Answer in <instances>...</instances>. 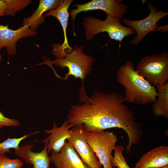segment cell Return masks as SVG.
I'll return each mask as SVG.
<instances>
[{
  "mask_svg": "<svg viewBox=\"0 0 168 168\" xmlns=\"http://www.w3.org/2000/svg\"><path fill=\"white\" fill-rule=\"evenodd\" d=\"M40 133V131H35L29 134H26L19 138H8L4 141L0 142V155H4L7 152H10V149H17L19 147L20 142L29 136Z\"/></svg>",
  "mask_w": 168,
  "mask_h": 168,
  "instance_id": "ac0fdd59",
  "label": "cell"
},
{
  "mask_svg": "<svg viewBox=\"0 0 168 168\" xmlns=\"http://www.w3.org/2000/svg\"><path fill=\"white\" fill-rule=\"evenodd\" d=\"M82 24L85 28L86 39L88 40L100 33L106 32L112 39L120 43L125 37L136 34L132 27L123 26L108 15L103 21L92 17H86Z\"/></svg>",
  "mask_w": 168,
  "mask_h": 168,
  "instance_id": "277c9868",
  "label": "cell"
},
{
  "mask_svg": "<svg viewBox=\"0 0 168 168\" xmlns=\"http://www.w3.org/2000/svg\"><path fill=\"white\" fill-rule=\"evenodd\" d=\"M136 70L151 85L157 86L168 80V53L143 57L138 63Z\"/></svg>",
  "mask_w": 168,
  "mask_h": 168,
  "instance_id": "3957f363",
  "label": "cell"
},
{
  "mask_svg": "<svg viewBox=\"0 0 168 168\" xmlns=\"http://www.w3.org/2000/svg\"><path fill=\"white\" fill-rule=\"evenodd\" d=\"M125 147L122 145L116 146L114 150V153L111 161L113 167L117 168H130L127 164L123 155Z\"/></svg>",
  "mask_w": 168,
  "mask_h": 168,
  "instance_id": "ffe728a7",
  "label": "cell"
},
{
  "mask_svg": "<svg viewBox=\"0 0 168 168\" xmlns=\"http://www.w3.org/2000/svg\"><path fill=\"white\" fill-rule=\"evenodd\" d=\"M72 1V0H63L59 7L56 9L49 10L44 16L45 17L51 16L56 17L60 22L63 29L64 39V42L62 45L58 44L52 46V53L57 59L63 58L72 49L68 44L66 35L69 16L68 9Z\"/></svg>",
  "mask_w": 168,
  "mask_h": 168,
  "instance_id": "30bf717a",
  "label": "cell"
},
{
  "mask_svg": "<svg viewBox=\"0 0 168 168\" xmlns=\"http://www.w3.org/2000/svg\"><path fill=\"white\" fill-rule=\"evenodd\" d=\"M81 104L72 105L67 120L72 127L81 124L87 132L104 131L118 128L126 133L128 142L125 150L130 152L143 136L141 124L137 121L135 112L124 104V96L116 92L109 94L96 91L90 97L81 96Z\"/></svg>",
  "mask_w": 168,
  "mask_h": 168,
  "instance_id": "6da1fadb",
  "label": "cell"
},
{
  "mask_svg": "<svg viewBox=\"0 0 168 168\" xmlns=\"http://www.w3.org/2000/svg\"><path fill=\"white\" fill-rule=\"evenodd\" d=\"M2 56L1 55V54H0V64L1 63V61L2 60Z\"/></svg>",
  "mask_w": 168,
  "mask_h": 168,
  "instance_id": "cb8c5ba5",
  "label": "cell"
},
{
  "mask_svg": "<svg viewBox=\"0 0 168 168\" xmlns=\"http://www.w3.org/2000/svg\"><path fill=\"white\" fill-rule=\"evenodd\" d=\"M135 68L133 62L127 60L117 72L116 81L124 89L125 101L139 105L153 103L158 96L156 88Z\"/></svg>",
  "mask_w": 168,
  "mask_h": 168,
  "instance_id": "7a4b0ae2",
  "label": "cell"
},
{
  "mask_svg": "<svg viewBox=\"0 0 168 168\" xmlns=\"http://www.w3.org/2000/svg\"><path fill=\"white\" fill-rule=\"evenodd\" d=\"M86 142L96 153L103 168H113L112 154L118 139L113 132L104 131L87 132Z\"/></svg>",
  "mask_w": 168,
  "mask_h": 168,
  "instance_id": "8992f818",
  "label": "cell"
},
{
  "mask_svg": "<svg viewBox=\"0 0 168 168\" xmlns=\"http://www.w3.org/2000/svg\"><path fill=\"white\" fill-rule=\"evenodd\" d=\"M20 124V122L17 119L8 118L0 111V129L6 127H17Z\"/></svg>",
  "mask_w": 168,
  "mask_h": 168,
  "instance_id": "7402d4cb",
  "label": "cell"
},
{
  "mask_svg": "<svg viewBox=\"0 0 168 168\" xmlns=\"http://www.w3.org/2000/svg\"><path fill=\"white\" fill-rule=\"evenodd\" d=\"M168 168V166H166L164 167H161V168Z\"/></svg>",
  "mask_w": 168,
  "mask_h": 168,
  "instance_id": "d4e9b609",
  "label": "cell"
},
{
  "mask_svg": "<svg viewBox=\"0 0 168 168\" xmlns=\"http://www.w3.org/2000/svg\"><path fill=\"white\" fill-rule=\"evenodd\" d=\"M72 126L69 124L67 120H65L61 126L58 127L54 122L53 128L50 130H45L44 132L49 135L40 142H47V152L48 154L51 151L59 152L63 146L66 140L69 139L71 136L72 130L69 129Z\"/></svg>",
  "mask_w": 168,
  "mask_h": 168,
  "instance_id": "4fadbf2b",
  "label": "cell"
},
{
  "mask_svg": "<svg viewBox=\"0 0 168 168\" xmlns=\"http://www.w3.org/2000/svg\"><path fill=\"white\" fill-rule=\"evenodd\" d=\"M83 51V46H76L65 57L61 58H56L51 62L62 68H68V71L65 75L64 80H67L71 75L73 76L75 79L80 78L82 81L81 89H84V80L90 73L92 63L96 60L91 56L84 54Z\"/></svg>",
  "mask_w": 168,
  "mask_h": 168,
  "instance_id": "5b68a950",
  "label": "cell"
},
{
  "mask_svg": "<svg viewBox=\"0 0 168 168\" xmlns=\"http://www.w3.org/2000/svg\"><path fill=\"white\" fill-rule=\"evenodd\" d=\"M23 164L18 158L11 159L5 154L0 155V168H21Z\"/></svg>",
  "mask_w": 168,
  "mask_h": 168,
  "instance_id": "44dd1931",
  "label": "cell"
},
{
  "mask_svg": "<svg viewBox=\"0 0 168 168\" xmlns=\"http://www.w3.org/2000/svg\"><path fill=\"white\" fill-rule=\"evenodd\" d=\"M72 130L71 137L67 140L68 142L73 147L82 162L90 168H101L102 165L86 142L85 136L87 131L84 124L75 125Z\"/></svg>",
  "mask_w": 168,
  "mask_h": 168,
  "instance_id": "ba28073f",
  "label": "cell"
},
{
  "mask_svg": "<svg viewBox=\"0 0 168 168\" xmlns=\"http://www.w3.org/2000/svg\"><path fill=\"white\" fill-rule=\"evenodd\" d=\"M6 6L4 11L5 16H14L18 11L27 7L32 2L30 0H6Z\"/></svg>",
  "mask_w": 168,
  "mask_h": 168,
  "instance_id": "d6986e66",
  "label": "cell"
},
{
  "mask_svg": "<svg viewBox=\"0 0 168 168\" xmlns=\"http://www.w3.org/2000/svg\"><path fill=\"white\" fill-rule=\"evenodd\" d=\"M168 166V146H161L144 154L133 168H158Z\"/></svg>",
  "mask_w": 168,
  "mask_h": 168,
  "instance_id": "5bb4252c",
  "label": "cell"
},
{
  "mask_svg": "<svg viewBox=\"0 0 168 168\" xmlns=\"http://www.w3.org/2000/svg\"><path fill=\"white\" fill-rule=\"evenodd\" d=\"M37 34L35 30L26 25L14 30L8 28L7 25H0V50L3 47H6L8 55L13 56L16 53V43L18 40Z\"/></svg>",
  "mask_w": 168,
  "mask_h": 168,
  "instance_id": "7c38bea8",
  "label": "cell"
},
{
  "mask_svg": "<svg viewBox=\"0 0 168 168\" xmlns=\"http://www.w3.org/2000/svg\"><path fill=\"white\" fill-rule=\"evenodd\" d=\"M6 0H0V17L5 16L4 11L6 7Z\"/></svg>",
  "mask_w": 168,
  "mask_h": 168,
  "instance_id": "603a6c76",
  "label": "cell"
},
{
  "mask_svg": "<svg viewBox=\"0 0 168 168\" xmlns=\"http://www.w3.org/2000/svg\"><path fill=\"white\" fill-rule=\"evenodd\" d=\"M44 143V148L40 152H34L32 148L27 151L25 162L29 165L32 164V168H50L51 162L47 152V142Z\"/></svg>",
  "mask_w": 168,
  "mask_h": 168,
  "instance_id": "e0dca14e",
  "label": "cell"
},
{
  "mask_svg": "<svg viewBox=\"0 0 168 168\" xmlns=\"http://www.w3.org/2000/svg\"><path fill=\"white\" fill-rule=\"evenodd\" d=\"M147 6L150 12L146 18L138 20H131L126 18L122 20L124 24L132 27L137 33L136 36L131 41L132 44H138L149 32L157 30V22L168 14L167 12L163 10L157 11V8L150 1L147 2Z\"/></svg>",
  "mask_w": 168,
  "mask_h": 168,
  "instance_id": "52a82bcc",
  "label": "cell"
},
{
  "mask_svg": "<svg viewBox=\"0 0 168 168\" xmlns=\"http://www.w3.org/2000/svg\"><path fill=\"white\" fill-rule=\"evenodd\" d=\"M120 2L116 0H93L85 4H75L74 6L77 8L71 10L70 13L73 23L76 15L79 13L96 10L104 11L107 15L111 16L121 23V20L127 12L128 7Z\"/></svg>",
  "mask_w": 168,
  "mask_h": 168,
  "instance_id": "9c48e42d",
  "label": "cell"
},
{
  "mask_svg": "<svg viewBox=\"0 0 168 168\" xmlns=\"http://www.w3.org/2000/svg\"><path fill=\"white\" fill-rule=\"evenodd\" d=\"M63 0H40L36 10L29 17L24 19L22 24L34 30L44 21V16L42 15L46 11L56 8Z\"/></svg>",
  "mask_w": 168,
  "mask_h": 168,
  "instance_id": "9a60e30c",
  "label": "cell"
},
{
  "mask_svg": "<svg viewBox=\"0 0 168 168\" xmlns=\"http://www.w3.org/2000/svg\"><path fill=\"white\" fill-rule=\"evenodd\" d=\"M49 157L55 168H90L82 162L73 147L66 141L59 152L51 151Z\"/></svg>",
  "mask_w": 168,
  "mask_h": 168,
  "instance_id": "8fae6325",
  "label": "cell"
},
{
  "mask_svg": "<svg viewBox=\"0 0 168 168\" xmlns=\"http://www.w3.org/2000/svg\"><path fill=\"white\" fill-rule=\"evenodd\" d=\"M158 96L153 102L152 110L156 116L168 119V82L157 86Z\"/></svg>",
  "mask_w": 168,
  "mask_h": 168,
  "instance_id": "2e32d148",
  "label": "cell"
}]
</instances>
